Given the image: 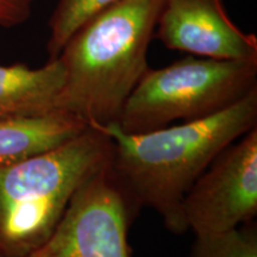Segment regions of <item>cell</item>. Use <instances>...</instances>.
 Here are the masks:
<instances>
[{
	"label": "cell",
	"instance_id": "obj_1",
	"mask_svg": "<svg viewBox=\"0 0 257 257\" xmlns=\"http://www.w3.org/2000/svg\"><path fill=\"white\" fill-rule=\"evenodd\" d=\"M257 126V88L217 113L141 134L94 125L112 141L111 170L135 211L149 207L170 232H187L182 201L218 154Z\"/></svg>",
	"mask_w": 257,
	"mask_h": 257
},
{
	"label": "cell",
	"instance_id": "obj_2",
	"mask_svg": "<svg viewBox=\"0 0 257 257\" xmlns=\"http://www.w3.org/2000/svg\"><path fill=\"white\" fill-rule=\"evenodd\" d=\"M162 0H121L89 19L59 59L66 69L60 108L88 126L115 123L148 68Z\"/></svg>",
	"mask_w": 257,
	"mask_h": 257
},
{
	"label": "cell",
	"instance_id": "obj_3",
	"mask_svg": "<svg viewBox=\"0 0 257 257\" xmlns=\"http://www.w3.org/2000/svg\"><path fill=\"white\" fill-rule=\"evenodd\" d=\"M111 160V138L88 126L49 152L0 166V257L40 248L78 189Z\"/></svg>",
	"mask_w": 257,
	"mask_h": 257
},
{
	"label": "cell",
	"instance_id": "obj_4",
	"mask_svg": "<svg viewBox=\"0 0 257 257\" xmlns=\"http://www.w3.org/2000/svg\"><path fill=\"white\" fill-rule=\"evenodd\" d=\"M257 88V61L216 60L189 55L144 73L118 115L127 134L195 120L229 107Z\"/></svg>",
	"mask_w": 257,
	"mask_h": 257
},
{
	"label": "cell",
	"instance_id": "obj_5",
	"mask_svg": "<svg viewBox=\"0 0 257 257\" xmlns=\"http://www.w3.org/2000/svg\"><path fill=\"white\" fill-rule=\"evenodd\" d=\"M134 212L107 166L78 189L49 238L27 257H133Z\"/></svg>",
	"mask_w": 257,
	"mask_h": 257
},
{
	"label": "cell",
	"instance_id": "obj_6",
	"mask_svg": "<svg viewBox=\"0 0 257 257\" xmlns=\"http://www.w3.org/2000/svg\"><path fill=\"white\" fill-rule=\"evenodd\" d=\"M257 214V126L227 146L195 180L182 218L195 236L220 233Z\"/></svg>",
	"mask_w": 257,
	"mask_h": 257
},
{
	"label": "cell",
	"instance_id": "obj_7",
	"mask_svg": "<svg viewBox=\"0 0 257 257\" xmlns=\"http://www.w3.org/2000/svg\"><path fill=\"white\" fill-rule=\"evenodd\" d=\"M156 37L167 49L216 60L257 61V37L231 21L223 0H162Z\"/></svg>",
	"mask_w": 257,
	"mask_h": 257
},
{
	"label": "cell",
	"instance_id": "obj_8",
	"mask_svg": "<svg viewBox=\"0 0 257 257\" xmlns=\"http://www.w3.org/2000/svg\"><path fill=\"white\" fill-rule=\"evenodd\" d=\"M66 69L57 59L40 68L0 64V119L61 110Z\"/></svg>",
	"mask_w": 257,
	"mask_h": 257
},
{
	"label": "cell",
	"instance_id": "obj_9",
	"mask_svg": "<svg viewBox=\"0 0 257 257\" xmlns=\"http://www.w3.org/2000/svg\"><path fill=\"white\" fill-rule=\"evenodd\" d=\"M87 127L82 119L64 110L0 119V166L49 152Z\"/></svg>",
	"mask_w": 257,
	"mask_h": 257
},
{
	"label": "cell",
	"instance_id": "obj_10",
	"mask_svg": "<svg viewBox=\"0 0 257 257\" xmlns=\"http://www.w3.org/2000/svg\"><path fill=\"white\" fill-rule=\"evenodd\" d=\"M121 0H60L49 22L47 50L49 60L57 59L70 37L101 11Z\"/></svg>",
	"mask_w": 257,
	"mask_h": 257
},
{
	"label": "cell",
	"instance_id": "obj_11",
	"mask_svg": "<svg viewBox=\"0 0 257 257\" xmlns=\"http://www.w3.org/2000/svg\"><path fill=\"white\" fill-rule=\"evenodd\" d=\"M188 257H257V226L249 221L220 233L195 236Z\"/></svg>",
	"mask_w": 257,
	"mask_h": 257
},
{
	"label": "cell",
	"instance_id": "obj_12",
	"mask_svg": "<svg viewBox=\"0 0 257 257\" xmlns=\"http://www.w3.org/2000/svg\"><path fill=\"white\" fill-rule=\"evenodd\" d=\"M35 0H0V27L14 28L30 17Z\"/></svg>",
	"mask_w": 257,
	"mask_h": 257
}]
</instances>
